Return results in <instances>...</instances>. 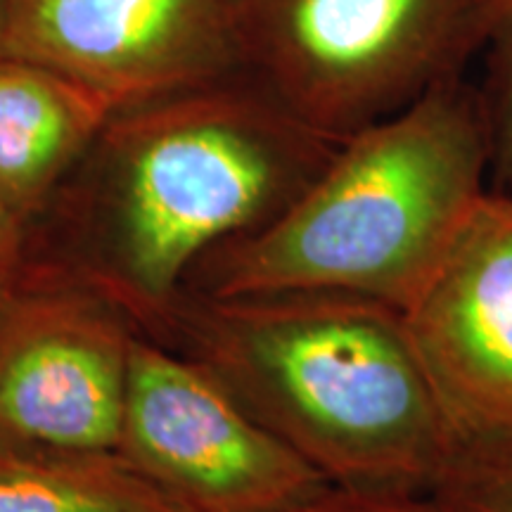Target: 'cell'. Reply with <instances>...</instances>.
I'll return each mask as SVG.
<instances>
[{"label":"cell","mask_w":512,"mask_h":512,"mask_svg":"<svg viewBox=\"0 0 512 512\" xmlns=\"http://www.w3.org/2000/svg\"><path fill=\"white\" fill-rule=\"evenodd\" d=\"M117 453L183 512H283L332 486L209 370L143 335Z\"/></svg>","instance_id":"5b68a950"},{"label":"cell","mask_w":512,"mask_h":512,"mask_svg":"<svg viewBox=\"0 0 512 512\" xmlns=\"http://www.w3.org/2000/svg\"><path fill=\"white\" fill-rule=\"evenodd\" d=\"M29 226L0 195V292L22 271L27 259Z\"/></svg>","instance_id":"5bb4252c"},{"label":"cell","mask_w":512,"mask_h":512,"mask_svg":"<svg viewBox=\"0 0 512 512\" xmlns=\"http://www.w3.org/2000/svg\"><path fill=\"white\" fill-rule=\"evenodd\" d=\"M8 53V10L5 0H0V55Z\"/></svg>","instance_id":"9a60e30c"},{"label":"cell","mask_w":512,"mask_h":512,"mask_svg":"<svg viewBox=\"0 0 512 512\" xmlns=\"http://www.w3.org/2000/svg\"><path fill=\"white\" fill-rule=\"evenodd\" d=\"M458 441L512 437V195L486 190L401 311Z\"/></svg>","instance_id":"ba28073f"},{"label":"cell","mask_w":512,"mask_h":512,"mask_svg":"<svg viewBox=\"0 0 512 512\" xmlns=\"http://www.w3.org/2000/svg\"><path fill=\"white\" fill-rule=\"evenodd\" d=\"M494 0H245L242 62L287 110L347 140L465 79Z\"/></svg>","instance_id":"277c9868"},{"label":"cell","mask_w":512,"mask_h":512,"mask_svg":"<svg viewBox=\"0 0 512 512\" xmlns=\"http://www.w3.org/2000/svg\"><path fill=\"white\" fill-rule=\"evenodd\" d=\"M0 512H183L117 451L0 437Z\"/></svg>","instance_id":"30bf717a"},{"label":"cell","mask_w":512,"mask_h":512,"mask_svg":"<svg viewBox=\"0 0 512 512\" xmlns=\"http://www.w3.org/2000/svg\"><path fill=\"white\" fill-rule=\"evenodd\" d=\"M339 143L247 72L114 110L31 223L24 264L155 337L202 256L283 214Z\"/></svg>","instance_id":"6da1fadb"},{"label":"cell","mask_w":512,"mask_h":512,"mask_svg":"<svg viewBox=\"0 0 512 512\" xmlns=\"http://www.w3.org/2000/svg\"><path fill=\"white\" fill-rule=\"evenodd\" d=\"M112 112L72 76L29 57L0 55V195L29 228Z\"/></svg>","instance_id":"9c48e42d"},{"label":"cell","mask_w":512,"mask_h":512,"mask_svg":"<svg viewBox=\"0 0 512 512\" xmlns=\"http://www.w3.org/2000/svg\"><path fill=\"white\" fill-rule=\"evenodd\" d=\"M283 512H448L432 494H392L330 486Z\"/></svg>","instance_id":"4fadbf2b"},{"label":"cell","mask_w":512,"mask_h":512,"mask_svg":"<svg viewBox=\"0 0 512 512\" xmlns=\"http://www.w3.org/2000/svg\"><path fill=\"white\" fill-rule=\"evenodd\" d=\"M138 337L98 292L24 264L0 292V437L117 451Z\"/></svg>","instance_id":"8992f818"},{"label":"cell","mask_w":512,"mask_h":512,"mask_svg":"<svg viewBox=\"0 0 512 512\" xmlns=\"http://www.w3.org/2000/svg\"><path fill=\"white\" fill-rule=\"evenodd\" d=\"M159 344L209 370L332 486L432 494L458 434L401 309L332 290H185Z\"/></svg>","instance_id":"7a4b0ae2"},{"label":"cell","mask_w":512,"mask_h":512,"mask_svg":"<svg viewBox=\"0 0 512 512\" xmlns=\"http://www.w3.org/2000/svg\"><path fill=\"white\" fill-rule=\"evenodd\" d=\"M432 496L448 512H512V437L460 441Z\"/></svg>","instance_id":"7c38bea8"},{"label":"cell","mask_w":512,"mask_h":512,"mask_svg":"<svg viewBox=\"0 0 512 512\" xmlns=\"http://www.w3.org/2000/svg\"><path fill=\"white\" fill-rule=\"evenodd\" d=\"M8 53L43 62L114 110L245 72V0H5Z\"/></svg>","instance_id":"52a82bcc"},{"label":"cell","mask_w":512,"mask_h":512,"mask_svg":"<svg viewBox=\"0 0 512 512\" xmlns=\"http://www.w3.org/2000/svg\"><path fill=\"white\" fill-rule=\"evenodd\" d=\"M477 86L489 136V188L512 195V0H494Z\"/></svg>","instance_id":"8fae6325"},{"label":"cell","mask_w":512,"mask_h":512,"mask_svg":"<svg viewBox=\"0 0 512 512\" xmlns=\"http://www.w3.org/2000/svg\"><path fill=\"white\" fill-rule=\"evenodd\" d=\"M486 190L489 136L465 76L342 140L283 214L202 256L185 290H332L403 311Z\"/></svg>","instance_id":"3957f363"}]
</instances>
